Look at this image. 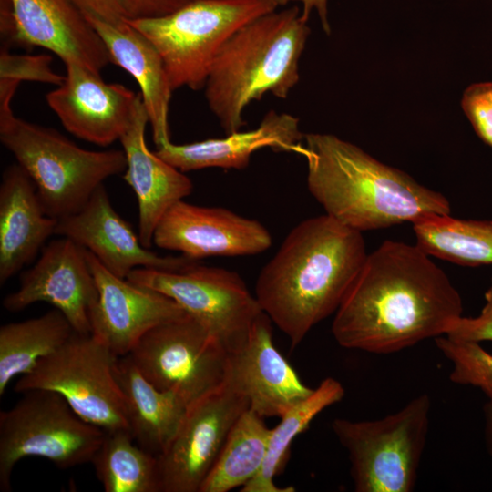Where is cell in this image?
<instances>
[{
	"mask_svg": "<svg viewBox=\"0 0 492 492\" xmlns=\"http://www.w3.org/2000/svg\"><path fill=\"white\" fill-rule=\"evenodd\" d=\"M446 273L416 244L384 241L366 259L334 313L341 346L392 354L446 335L463 316Z\"/></svg>",
	"mask_w": 492,
	"mask_h": 492,
	"instance_id": "cell-1",
	"label": "cell"
},
{
	"mask_svg": "<svg viewBox=\"0 0 492 492\" xmlns=\"http://www.w3.org/2000/svg\"><path fill=\"white\" fill-rule=\"evenodd\" d=\"M367 254L362 232L327 214L308 218L261 269L255 297L295 347L335 313Z\"/></svg>",
	"mask_w": 492,
	"mask_h": 492,
	"instance_id": "cell-2",
	"label": "cell"
},
{
	"mask_svg": "<svg viewBox=\"0 0 492 492\" xmlns=\"http://www.w3.org/2000/svg\"><path fill=\"white\" fill-rule=\"evenodd\" d=\"M307 187L325 214L360 232L451 215L449 200L335 135L304 134Z\"/></svg>",
	"mask_w": 492,
	"mask_h": 492,
	"instance_id": "cell-3",
	"label": "cell"
},
{
	"mask_svg": "<svg viewBox=\"0 0 492 492\" xmlns=\"http://www.w3.org/2000/svg\"><path fill=\"white\" fill-rule=\"evenodd\" d=\"M307 23L298 5L276 9L242 26L221 46L204 94L226 135L241 130L250 103L267 93L285 99L298 84Z\"/></svg>",
	"mask_w": 492,
	"mask_h": 492,
	"instance_id": "cell-4",
	"label": "cell"
},
{
	"mask_svg": "<svg viewBox=\"0 0 492 492\" xmlns=\"http://www.w3.org/2000/svg\"><path fill=\"white\" fill-rule=\"evenodd\" d=\"M0 98V140L34 182L47 215L56 220L83 208L108 178L124 173V150H88L56 129L15 116Z\"/></svg>",
	"mask_w": 492,
	"mask_h": 492,
	"instance_id": "cell-5",
	"label": "cell"
},
{
	"mask_svg": "<svg viewBox=\"0 0 492 492\" xmlns=\"http://www.w3.org/2000/svg\"><path fill=\"white\" fill-rule=\"evenodd\" d=\"M279 6L277 0H191L163 16L127 21L154 45L173 90H199L224 43L242 26Z\"/></svg>",
	"mask_w": 492,
	"mask_h": 492,
	"instance_id": "cell-6",
	"label": "cell"
},
{
	"mask_svg": "<svg viewBox=\"0 0 492 492\" xmlns=\"http://www.w3.org/2000/svg\"><path fill=\"white\" fill-rule=\"evenodd\" d=\"M431 399H411L397 412L376 420L336 418L332 429L348 453L356 492H410L429 431Z\"/></svg>",
	"mask_w": 492,
	"mask_h": 492,
	"instance_id": "cell-7",
	"label": "cell"
},
{
	"mask_svg": "<svg viewBox=\"0 0 492 492\" xmlns=\"http://www.w3.org/2000/svg\"><path fill=\"white\" fill-rule=\"evenodd\" d=\"M0 412V490L11 491L15 464L38 456L61 469L91 462L105 432L81 418L57 393L31 390Z\"/></svg>",
	"mask_w": 492,
	"mask_h": 492,
	"instance_id": "cell-8",
	"label": "cell"
},
{
	"mask_svg": "<svg viewBox=\"0 0 492 492\" xmlns=\"http://www.w3.org/2000/svg\"><path fill=\"white\" fill-rule=\"evenodd\" d=\"M118 356L91 333H74L56 351L40 359L14 389L23 394H59L85 421L105 433L128 431L124 397L115 376Z\"/></svg>",
	"mask_w": 492,
	"mask_h": 492,
	"instance_id": "cell-9",
	"label": "cell"
},
{
	"mask_svg": "<svg viewBox=\"0 0 492 492\" xmlns=\"http://www.w3.org/2000/svg\"><path fill=\"white\" fill-rule=\"evenodd\" d=\"M127 279L173 299L230 354L246 343L264 313L241 277L224 268L197 262L179 271L137 268Z\"/></svg>",
	"mask_w": 492,
	"mask_h": 492,
	"instance_id": "cell-10",
	"label": "cell"
},
{
	"mask_svg": "<svg viewBox=\"0 0 492 492\" xmlns=\"http://www.w3.org/2000/svg\"><path fill=\"white\" fill-rule=\"evenodd\" d=\"M128 355L147 380L188 406L228 378L230 354L188 313L149 330Z\"/></svg>",
	"mask_w": 492,
	"mask_h": 492,
	"instance_id": "cell-11",
	"label": "cell"
},
{
	"mask_svg": "<svg viewBox=\"0 0 492 492\" xmlns=\"http://www.w3.org/2000/svg\"><path fill=\"white\" fill-rule=\"evenodd\" d=\"M249 401L227 378L190 404L168 447L158 456L161 492H200Z\"/></svg>",
	"mask_w": 492,
	"mask_h": 492,
	"instance_id": "cell-12",
	"label": "cell"
},
{
	"mask_svg": "<svg viewBox=\"0 0 492 492\" xmlns=\"http://www.w3.org/2000/svg\"><path fill=\"white\" fill-rule=\"evenodd\" d=\"M97 301L87 250L61 236L43 247L37 261L21 275L19 288L4 298L3 307L15 313L46 302L66 316L76 333L90 334Z\"/></svg>",
	"mask_w": 492,
	"mask_h": 492,
	"instance_id": "cell-13",
	"label": "cell"
},
{
	"mask_svg": "<svg viewBox=\"0 0 492 492\" xmlns=\"http://www.w3.org/2000/svg\"><path fill=\"white\" fill-rule=\"evenodd\" d=\"M65 66L63 83L46 97L61 124L77 138L101 147L119 140L142 101L140 93L107 83L85 66Z\"/></svg>",
	"mask_w": 492,
	"mask_h": 492,
	"instance_id": "cell-14",
	"label": "cell"
},
{
	"mask_svg": "<svg viewBox=\"0 0 492 492\" xmlns=\"http://www.w3.org/2000/svg\"><path fill=\"white\" fill-rule=\"evenodd\" d=\"M153 244L198 261L211 256L261 253L272 245L269 231L258 220L221 207L179 200L157 225Z\"/></svg>",
	"mask_w": 492,
	"mask_h": 492,
	"instance_id": "cell-15",
	"label": "cell"
},
{
	"mask_svg": "<svg viewBox=\"0 0 492 492\" xmlns=\"http://www.w3.org/2000/svg\"><path fill=\"white\" fill-rule=\"evenodd\" d=\"M87 257L98 290L90 333L118 357L128 354L155 326L187 314L160 292L114 275L87 250Z\"/></svg>",
	"mask_w": 492,
	"mask_h": 492,
	"instance_id": "cell-16",
	"label": "cell"
},
{
	"mask_svg": "<svg viewBox=\"0 0 492 492\" xmlns=\"http://www.w3.org/2000/svg\"><path fill=\"white\" fill-rule=\"evenodd\" d=\"M55 234L87 249L108 272L124 279L137 268L179 271L197 262L183 255L161 256L144 247L138 233L111 205L104 184L81 210L57 220Z\"/></svg>",
	"mask_w": 492,
	"mask_h": 492,
	"instance_id": "cell-17",
	"label": "cell"
},
{
	"mask_svg": "<svg viewBox=\"0 0 492 492\" xmlns=\"http://www.w3.org/2000/svg\"><path fill=\"white\" fill-rule=\"evenodd\" d=\"M228 380L261 417H281L313 389L305 385L273 344L272 320L262 313L246 343L230 354Z\"/></svg>",
	"mask_w": 492,
	"mask_h": 492,
	"instance_id": "cell-18",
	"label": "cell"
},
{
	"mask_svg": "<svg viewBox=\"0 0 492 492\" xmlns=\"http://www.w3.org/2000/svg\"><path fill=\"white\" fill-rule=\"evenodd\" d=\"M15 31L12 43L39 46L64 64L77 63L100 73L108 52L86 16L69 0H9Z\"/></svg>",
	"mask_w": 492,
	"mask_h": 492,
	"instance_id": "cell-19",
	"label": "cell"
},
{
	"mask_svg": "<svg viewBox=\"0 0 492 492\" xmlns=\"http://www.w3.org/2000/svg\"><path fill=\"white\" fill-rule=\"evenodd\" d=\"M299 124L293 115L271 110L254 129L187 144L169 141L157 148L155 152L182 172L207 168L242 169L248 167L251 155L263 148L302 156L304 134Z\"/></svg>",
	"mask_w": 492,
	"mask_h": 492,
	"instance_id": "cell-20",
	"label": "cell"
},
{
	"mask_svg": "<svg viewBox=\"0 0 492 492\" xmlns=\"http://www.w3.org/2000/svg\"><path fill=\"white\" fill-rule=\"evenodd\" d=\"M148 123V113L141 101L119 141L127 159L123 179L138 200V236L143 246L149 249L163 215L192 192L193 184L185 172L149 149L145 139Z\"/></svg>",
	"mask_w": 492,
	"mask_h": 492,
	"instance_id": "cell-21",
	"label": "cell"
},
{
	"mask_svg": "<svg viewBox=\"0 0 492 492\" xmlns=\"http://www.w3.org/2000/svg\"><path fill=\"white\" fill-rule=\"evenodd\" d=\"M56 224L27 173L17 163L8 166L0 185L1 285L35 259Z\"/></svg>",
	"mask_w": 492,
	"mask_h": 492,
	"instance_id": "cell-22",
	"label": "cell"
},
{
	"mask_svg": "<svg viewBox=\"0 0 492 492\" xmlns=\"http://www.w3.org/2000/svg\"><path fill=\"white\" fill-rule=\"evenodd\" d=\"M86 18L102 39L110 62L126 70L138 84L156 148L169 142L168 116L174 90L154 45L127 20Z\"/></svg>",
	"mask_w": 492,
	"mask_h": 492,
	"instance_id": "cell-23",
	"label": "cell"
},
{
	"mask_svg": "<svg viewBox=\"0 0 492 492\" xmlns=\"http://www.w3.org/2000/svg\"><path fill=\"white\" fill-rule=\"evenodd\" d=\"M114 371L134 440L149 453L160 455L174 437L188 405L147 380L128 354L117 358Z\"/></svg>",
	"mask_w": 492,
	"mask_h": 492,
	"instance_id": "cell-24",
	"label": "cell"
},
{
	"mask_svg": "<svg viewBox=\"0 0 492 492\" xmlns=\"http://www.w3.org/2000/svg\"><path fill=\"white\" fill-rule=\"evenodd\" d=\"M75 333L57 309L0 327V396L15 376L28 374L37 362L60 348Z\"/></svg>",
	"mask_w": 492,
	"mask_h": 492,
	"instance_id": "cell-25",
	"label": "cell"
},
{
	"mask_svg": "<svg viewBox=\"0 0 492 492\" xmlns=\"http://www.w3.org/2000/svg\"><path fill=\"white\" fill-rule=\"evenodd\" d=\"M343 395V384L333 377H326L305 399L281 416L280 423L271 429L267 454L261 469L240 491L294 492L292 487H281L274 483V477L287 461L292 441L309 427L311 422L321 412L340 402Z\"/></svg>",
	"mask_w": 492,
	"mask_h": 492,
	"instance_id": "cell-26",
	"label": "cell"
},
{
	"mask_svg": "<svg viewBox=\"0 0 492 492\" xmlns=\"http://www.w3.org/2000/svg\"><path fill=\"white\" fill-rule=\"evenodd\" d=\"M271 429L249 408L232 426L200 492H227L242 487L261 469Z\"/></svg>",
	"mask_w": 492,
	"mask_h": 492,
	"instance_id": "cell-27",
	"label": "cell"
},
{
	"mask_svg": "<svg viewBox=\"0 0 492 492\" xmlns=\"http://www.w3.org/2000/svg\"><path fill=\"white\" fill-rule=\"evenodd\" d=\"M428 255L464 266L492 264V220L436 216L413 224Z\"/></svg>",
	"mask_w": 492,
	"mask_h": 492,
	"instance_id": "cell-28",
	"label": "cell"
},
{
	"mask_svg": "<svg viewBox=\"0 0 492 492\" xmlns=\"http://www.w3.org/2000/svg\"><path fill=\"white\" fill-rule=\"evenodd\" d=\"M90 463L106 492H161L158 456L128 431L106 433Z\"/></svg>",
	"mask_w": 492,
	"mask_h": 492,
	"instance_id": "cell-29",
	"label": "cell"
},
{
	"mask_svg": "<svg viewBox=\"0 0 492 492\" xmlns=\"http://www.w3.org/2000/svg\"><path fill=\"white\" fill-rule=\"evenodd\" d=\"M436 344L452 364L453 383L479 388L485 395L492 392V354L480 343L443 335L436 338Z\"/></svg>",
	"mask_w": 492,
	"mask_h": 492,
	"instance_id": "cell-30",
	"label": "cell"
},
{
	"mask_svg": "<svg viewBox=\"0 0 492 492\" xmlns=\"http://www.w3.org/2000/svg\"><path fill=\"white\" fill-rule=\"evenodd\" d=\"M51 56L10 54L3 48L0 55V79L38 81L59 86L65 76L52 70Z\"/></svg>",
	"mask_w": 492,
	"mask_h": 492,
	"instance_id": "cell-31",
	"label": "cell"
},
{
	"mask_svg": "<svg viewBox=\"0 0 492 492\" xmlns=\"http://www.w3.org/2000/svg\"><path fill=\"white\" fill-rule=\"evenodd\" d=\"M461 107L479 138L492 147V81L467 87Z\"/></svg>",
	"mask_w": 492,
	"mask_h": 492,
	"instance_id": "cell-32",
	"label": "cell"
},
{
	"mask_svg": "<svg viewBox=\"0 0 492 492\" xmlns=\"http://www.w3.org/2000/svg\"><path fill=\"white\" fill-rule=\"evenodd\" d=\"M85 16L108 22L133 18L132 0H69Z\"/></svg>",
	"mask_w": 492,
	"mask_h": 492,
	"instance_id": "cell-33",
	"label": "cell"
},
{
	"mask_svg": "<svg viewBox=\"0 0 492 492\" xmlns=\"http://www.w3.org/2000/svg\"><path fill=\"white\" fill-rule=\"evenodd\" d=\"M463 342H492V314L480 313L477 317L462 316L446 335Z\"/></svg>",
	"mask_w": 492,
	"mask_h": 492,
	"instance_id": "cell-34",
	"label": "cell"
},
{
	"mask_svg": "<svg viewBox=\"0 0 492 492\" xmlns=\"http://www.w3.org/2000/svg\"><path fill=\"white\" fill-rule=\"evenodd\" d=\"M133 18L159 17L182 7L191 0H132Z\"/></svg>",
	"mask_w": 492,
	"mask_h": 492,
	"instance_id": "cell-35",
	"label": "cell"
},
{
	"mask_svg": "<svg viewBox=\"0 0 492 492\" xmlns=\"http://www.w3.org/2000/svg\"><path fill=\"white\" fill-rule=\"evenodd\" d=\"M280 5L290 3H300L302 5V16L308 21L313 10H315L320 17L322 26L326 34H330L331 28L328 21V0H277Z\"/></svg>",
	"mask_w": 492,
	"mask_h": 492,
	"instance_id": "cell-36",
	"label": "cell"
},
{
	"mask_svg": "<svg viewBox=\"0 0 492 492\" xmlns=\"http://www.w3.org/2000/svg\"><path fill=\"white\" fill-rule=\"evenodd\" d=\"M487 400L483 407L484 440L488 455L492 457V392L486 395Z\"/></svg>",
	"mask_w": 492,
	"mask_h": 492,
	"instance_id": "cell-37",
	"label": "cell"
},
{
	"mask_svg": "<svg viewBox=\"0 0 492 492\" xmlns=\"http://www.w3.org/2000/svg\"><path fill=\"white\" fill-rule=\"evenodd\" d=\"M481 313L492 314V279L488 289L485 292V304L481 310Z\"/></svg>",
	"mask_w": 492,
	"mask_h": 492,
	"instance_id": "cell-38",
	"label": "cell"
}]
</instances>
